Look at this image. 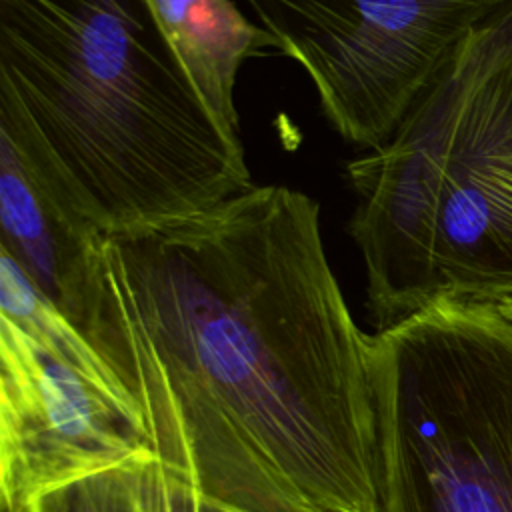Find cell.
Here are the masks:
<instances>
[{
    "mask_svg": "<svg viewBox=\"0 0 512 512\" xmlns=\"http://www.w3.org/2000/svg\"><path fill=\"white\" fill-rule=\"evenodd\" d=\"M168 502H170V512H234L230 508L218 506V504L198 496L192 490V486H188L184 480H180L174 474H170Z\"/></svg>",
    "mask_w": 512,
    "mask_h": 512,
    "instance_id": "10",
    "label": "cell"
},
{
    "mask_svg": "<svg viewBox=\"0 0 512 512\" xmlns=\"http://www.w3.org/2000/svg\"><path fill=\"white\" fill-rule=\"evenodd\" d=\"M80 328L198 496L234 512H386L370 334L308 194L252 184L94 238Z\"/></svg>",
    "mask_w": 512,
    "mask_h": 512,
    "instance_id": "1",
    "label": "cell"
},
{
    "mask_svg": "<svg viewBox=\"0 0 512 512\" xmlns=\"http://www.w3.org/2000/svg\"><path fill=\"white\" fill-rule=\"evenodd\" d=\"M148 446L138 406L78 324L0 252L2 512L116 468Z\"/></svg>",
    "mask_w": 512,
    "mask_h": 512,
    "instance_id": "5",
    "label": "cell"
},
{
    "mask_svg": "<svg viewBox=\"0 0 512 512\" xmlns=\"http://www.w3.org/2000/svg\"><path fill=\"white\" fill-rule=\"evenodd\" d=\"M346 178L376 332L442 298L512 302V2L498 0Z\"/></svg>",
    "mask_w": 512,
    "mask_h": 512,
    "instance_id": "3",
    "label": "cell"
},
{
    "mask_svg": "<svg viewBox=\"0 0 512 512\" xmlns=\"http://www.w3.org/2000/svg\"><path fill=\"white\" fill-rule=\"evenodd\" d=\"M498 0L252 2L274 48L296 60L332 128L378 150Z\"/></svg>",
    "mask_w": 512,
    "mask_h": 512,
    "instance_id": "6",
    "label": "cell"
},
{
    "mask_svg": "<svg viewBox=\"0 0 512 512\" xmlns=\"http://www.w3.org/2000/svg\"><path fill=\"white\" fill-rule=\"evenodd\" d=\"M498 308H502L510 318H512V302H508V304H502V306H498Z\"/></svg>",
    "mask_w": 512,
    "mask_h": 512,
    "instance_id": "11",
    "label": "cell"
},
{
    "mask_svg": "<svg viewBox=\"0 0 512 512\" xmlns=\"http://www.w3.org/2000/svg\"><path fill=\"white\" fill-rule=\"evenodd\" d=\"M0 138L92 238L208 212L252 186L148 0H0Z\"/></svg>",
    "mask_w": 512,
    "mask_h": 512,
    "instance_id": "2",
    "label": "cell"
},
{
    "mask_svg": "<svg viewBox=\"0 0 512 512\" xmlns=\"http://www.w3.org/2000/svg\"><path fill=\"white\" fill-rule=\"evenodd\" d=\"M168 490V470L144 454L44 496L32 512H170Z\"/></svg>",
    "mask_w": 512,
    "mask_h": 512,
    "instance_id": "9",
    "label": "cell"
},
{
    "mask_svg": "<svg viewBox=\"0 0 512 512\" xmlns=\"http://www.w3.org/2000/svg\"><path fill=\"white\" fill-rule=\"evenodd\" d=\"M0 230V252L20 266L44 300L80 326L94 238L54 206L4 138H0Z\"/></svg>",
    "mask_w": 512,
    "mask_h": 512,
    "instance_id": "7",
    "label": "cell"
},
{
    "mask_svg": "<svg viewBox=\"0 0 512 512\" xmlns=\"http://www.w3.org/2000/svg\"><path fill=\"white\" fill-rule=\"evenodd\" d=\"M386 512H512V318L442 298L370 334Z\"/></svg>",
    "mask_w": 512,
    "mask_h": 512,
    "instance_id": "4",
    "label": "cell"
},
{
    "mask_svg": "<svg viewBox=\"0 0 512 512\" xmlns=\"http://www.w3.org/2000/svg\"><path fill=\"white\" fill-rule=\"evenodd\" d=\"M172 52L216 122L240 138L234 86L242 62L274 46L266 28L228 0H148Z\"/></svg>",
    "mask_w": 512,
    "mask_h": 512,
    "instance_id": "8",
    "label": "cell"
}]
</instances>
